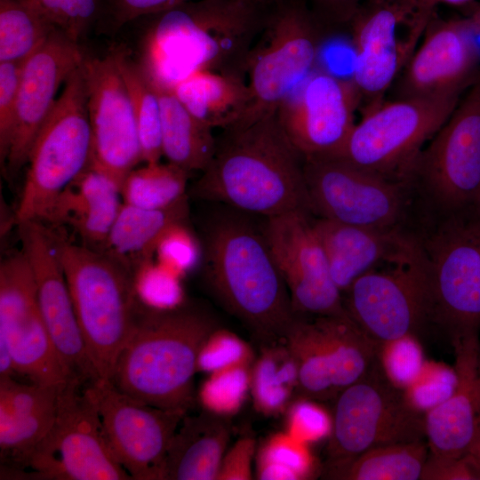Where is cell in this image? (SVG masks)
<instances>
[{"mask_svg":"<svg viewBox=\"0 0 480 480\" xmlns=\"http://www.w3.org/2000/svg\"><path fill=\"white\" fill-rule=\"evenodd\" d=\"M92 131L83 63L63 84L28 154L15 223L44 222L64 188L90 164Z\"/></svg>","mask_w":480,"mask_h":480,"instance_id":"cell-6","label":"cell"},{"mask_svg":"<svg viewBox=\"0 0 480 480\" xmlns=\"http://www.w3.org/2000/svg\"><path fill=\"white\" fill-rule=\"evenodd\" d=\"M329 355L339 395L364 377L377 360L378 344L347 315L314 316Z\"/></svg>","mask_w":480,"mask_h":480,"instance_id":"cell-32","label":"cell"},{"mask_svg":"<svg viewBox=\"0 0 480 480\" xmlns=\"http://www.w3.org/2000/svg\"><path fill=\"white\" fill-rule=\"evenodd\" d=\"M257 452V442L250 435L239 437L227 449L220 467L217 480H250Z\"/></svg>","mask_w":480,"mask_h":480,"instance_id":"cell-50","label":"cell"},{"mask_svg":"<svg viewBox=\"0 0 480 480\" xmlns=\"http://www.w3.org/2000/svg\"><path fill=\"white\" fill-rule=\"evenodd\" d=\"M331 34L305 0H274L246 65L251 107L238 124L276 112L315 69Z\"/></svg>","mask_w":480,"mask_h":480,"instance_id":"cell-7","label":"cell"},{"mask_svg":"<svg viewBox=\"0 0 480 480\" xmlns=\"http://www.w3.org/2000/svg\"><path fill=\"white\" fill-rule=\"evenodd\" d=\"M303 170L312 214L359 227L397 228L406 184L338 156L304 157Z\"/></svg>","mask_w":480,"mask_h":480,"instance_id":"cell-14","label":"cell"},{"mask_svg":"<svg viewBox=\"0 0 480 480\" xmlns=\"http://www.w3.org/2000/svg\"><path fill=\"white\" fill-rule=\"evenodd\" d=\"M285 430L306 444L329 436L332 416L315 400L300 396L292 400L284 412Z\"/></svg>","mask_w":480,"mask_h":480,"instance_id":"cell-47","label":"cell"},{"mask_svg":"<svg viewBox=\"0 0 480 480\" xmlns=\"http://www.w3.org/2000/svg\"><path fill=\"white\" fill-rule=\"evenodd\" d=\"M435 12L422 0H366L359 6L348 30L354 48L351 80L363 113L385 100Z\"/></svg>","mask_w":480,"mask_h":480,"instance_id":"cell-9","label":"cell"},{"mask_svg":"<svg viewBox=\"0 0 480 480\" xmlns=\"http://www.w3.org/2000/svg\"><path fill=\"white\" fill-rule=\"evenodd\" d=\"M230 436L224 416L207 410L186 414L167 451L162 480H217Z\"/></svg>","mask_w":480,"mask_h":480,"instance_id":"cell-27","label":"cell"},{"mask_svg":"<svg viewBox=\"0 0 480 480\" xmlns=\"http://www.w3.org/2000/svg\"><path fill=\"white\" fill-rule=\"evenodd\" d=\"M68 37L78 41L100 12L101 0H31Z\"/></svg>","mask_w":480,"mask_h":480,"instance_id":"cell-46","label":"cell"},{"mask_svg":"<svg viewBox=\"0 0 480 480\" xmlns=\"http://www.w3.org/2000/svg\"><path fill=\"white\" fill-rule=\"evenodd\" d=\"M56 28L28 0H0V62H23Z\"/></svg>","mask_w":480,"mask_h":480,"instance_id":"cell-36","label":"cell"},{"mask_svg":"<svg viewBox=\"0 0 480 480\" xmlns=\"http://www.w3.org/2000/svg\"><path fill=\"white\" fill-rule=\"evenodd\" d=\"M456 384L454 367L443 363L425 362L418 376L403 391L411 405L425 414L447 399Z\"/></svg>","mask_w":480,"mask_h":480,"instance_id":"cell-43","label":"cell"},{"mask_svg":"<svg viewBox=\"0 0 480 480\" xmlns=\"http://www.w3.org/2000/svg\"><path fill=\"white\" fill-rule=\"evenodd\" d=\"M138 300L156 309H172L184 304L180 276L155 258L140 264L132 272Z\"/></svg>","mask_w":480,"mask_h":480,"instance_id":"cell-40","label":"cell"},{"mask_svg":"<svg viewBox=\"0 0 480 480\" xmlns=\"http://www.w3.org/2000/svg\"><path fill=\"white\" fill-rule=\"evenodd\" d=\"M83 384L70 379L58 388L54 421L15 471L47 480H128L115 457L98 410Z\"/></svg>","mask_w":480,"mask_h":480,"instance_id":"cell-10","label":"cell"},{"mask_svg":"<svg viewBox=\"0 0 480 480\" xmlns=\"http://www.w3.org/2000/svg\"><path fill=\"white\" fill-rule=\"evenodd\" d=\"M282 340L296 364L299 396L315 401L335 399L331 360L314 316L295 315Z\"/></svg>","mask_w":480,"mask_h":480,"instance_id":"cell-33","label":"cell"},{"mask_svg":"<svg viewBox=\"0 0 480 480\" xmlns=\"http://www.w3.org/2000/svg\"><path fill=\"white\" fill-rule=\"evenodd\" d=\"M428 452L426 440L380 445L348 459L328 461L324 476L339 480H420Z\"/></svg>","mask_w":480,"mask_h":480,"instance_id":"cell-31","label":"cell"},{"mask_svg":"<svg viewBox=\"0 0 480 480\" xmlns=\"http://www.w3.org/2000/svg\"><path fill=\"white\" fill-rule=\"evenodd\" d=\"M83 70L92 131L90 164L121 188L142 159L133 108L116 52L84 58Z\"/></svg>","mask_w":480,"mask_h":480,"instance_id":"cell-20","label":"cell"},{"mask_svg":"<svg viewBox=\"0 0 480 480\" xmlns=\"http://www.w3.org/2000/svg\"><path fill=\"white\" fill-rule=\"evenodd\" d=\"M420 480H478V478L466 455L459 458H443L428 452Z\"/></svg>","mask_w":480,"mask_h":480,"instance_id":"cell-52","label":"cell"},{"mask_svg":"<svg viewBox=\"0 0 480 480\" xmlns=\"http://www.w3.org/2000/svg\"><path fill=\"white\" fill-rule=\"evenodd\" d=\"M227 208L203 227L205 278L225 308L261 341H279L295 317L289 292L262 228Z\"/></svg>","mask_w":480,"mask_h":480,"instance_id":"cell-3","label":"cell"},{"mask_svg":"<svg viewBox=\"0 0 480 480\" xmlns=\"http://www.w3.org/2000/svg\"><path fill=\"white\" fill-rule=\"evenodd\" d=\"M255 356L249 344L236 334L217 327L203 345L198 371L209 374L230 366L252 365Z\"/></svg>","mask_w":480,"mask_h":480,"instance_id":"cell-45","label":"cell"},{"mask_svg":"<svg viewBox=\"0 0 480 480\" xmlns=\"http://www.w3.org/2000/svg\"><path fill=\"white\" fill-rule=\"evenodd\" d=\"M189 174L169 162L145 163L124 178L120 188L123 202L145 209L170 207L188 196Z\"/></svg>","mask_w":480,"mask_h":480,"instance_id":"cell-37","label":"cell"},{"mask_svg":"<svg viewBox=\"0 0 480 480\" xmlns=\"http://www.w3.org/2000/svg\"><path fill=\"white\" fill-rule=\"evenodd\" d=\"M477 371H478V376L480 380V348H479L478 359H477Z\"/></svg>","mask_w":480,"mask_h":480,"instance_id":"cell-57","label":"cell"},{"mask_svg":"<svg viewBox=\"0 0 480 480\" xmlns=\"http://www.w3.org/2000/svg\"><path fill=\"white\" fill-rule=\"evenodd\" d=\"M467 17L469 20L475 32L480 38V4L473 6Z\"/></svg>","mask_w":480,"mask_h":480,"instance_id":"cell-55","label":"cell"},{"mask_svg":"<svg viewBox=\"0 0 480 480\" xmlns=\"http://www.w3.org/2000/svg\"><path fill=\"white\" fill-rule=\"evenodd\" d=\"M274 0H189L153 15L147 69L172 88L191 73L210 70L246 79L249 55Z\"/></svg>","mask_w":480,"mask_h":480,"instance_id":"cell-2","label":"cell"},{"mask_svg":"<svg viewBox=\"0 0 480 480\" xmlns=\"http://www.w3.org/2000/svg\"><path fill=\"white\" fill-rule=\"evenodd\" d=\"M460 98L384 100L363 113L334 156L406 184L426 143L446 122Z\"/></svg>","mask_w":480,"mask_h":480,"instance_id":"cell-8","label":"cell"},{"mask_svg":"<svg viewBox=\"0 0 480 480\" xmlns=\"http://www.w3.org/2000/svg\"><path fill=\"white\" fill-rule=\"evenodd\" d=\"M23 62H0V160L4 169L11 148Z\"/></svg>","mask_w":480,"mask_h":480,"instance_id":"cell-48","label":"cell"},{"mask_svg":"<svg viewBox=\"0 0 480 480\" xmlns=\"http://www.w3.org/2000/svg\"><path fill=\"white\" fill-rule=\"evenodd\" d=\"M150 81L161 108L163 156L189 173L202 172L216 150L217 137L213 129L195 117L177 98L172 88Z\"/></svg>","mask_w":480,"mask_h":480,"instance_id":"cell-30","label":"cell"},{"mask_svg":"<svg viewBox=\"0 0 480 480\" xmlns=\"http://www.w3.org/2000/svg\"><path fill=\"white\" fill-rule=\"evenodd\" d=\"M45 227L89 358L98 377L108 380L140 305L132 274L104 252L75 243L66 228Z\"/></svg>","mask_w":480,"mask_h":480,"instance_id":"cell-5","label":"cell"},{"mask_svg":"<svg viewBox=\"0 0 480 480\" xmlns=\"http://www.w3.org/2000/svg\"><path fill=\"white\" fill-rule=\"evenodd\" d=\"M154 258L181 276L202 262V243L191 231L187 220L179 221L163 233Z\"/></svg>","mask_w":480,"mask_h":480,"instance_id":"cell-41","label":"cell"},{"mask_svg":"<svg viewBox=\"0 0 480 480\" xmlns=\"http://www.w3.org/2000/svg\"><path fill=\"white\" fill-rule=\"evenodd\" d=\"M189 0H105L104 12L116 28L141 17L171 10Z\"/></svg>","mask_w":480,"mask_h":480,"instance_id":"cell-49","label":"cell"},{"mask_svg":"<svg viewBox=\"0 0 480 480\" xmlns=\"http://www.w3.org/2000/svg\"><path fill=\"white\" fill-rule=\"evenodd\" d=\"M21 249L32 268L37 302L55 349L69 379L83 385L99 379L89 358L68 287L46 227L17 223Z\"/></svg>","mask_w":480,"mask_h":480,"instance_id":"cell-22","label":"cell"},{"mask_svg":"<svg viewBox=\"0 0 480 480\" xmlns=\"http://www.w3.org/2000/svg\"><path fill=\"white\" fill-rule=\"evenodd\" d=\"M0 341L10 348L15 373L43 386L69 380L41 315L34 274L20 248L0 264Z\"/></svg>","mask_w":480,"mask_h":480,"instance_id":"cell-17","label":"cell"},{"mask_svg":"<svg viewBox=\"0 0 480 480\" xmlns=\"http://www.w3.org/2000/svg\"><path fill=\"white\" fill-rule=\"evenodd\" d=\"M122 204L120 187L89 164L60 193L42 223L68 227L82 244L101 251Z\"/></svg>","mask_w":480,"mask_h":480,"instance_id":"cell-26","label":"cell"},{"mask_svg":"<svg viewBox=\"0 0 480 480\" xmlns=\"http://www.w3.org/2000/svg\"><path fill=\"white\" fill-rule=\"evenodd\" d=\"M310 215L298 210L266 218L264 236L295 315H347Z\"/></svg>","mask_w":480,"mask_h":480,"instance_id":"cell-18","label":"cell"},{"mask_svg":"<svg viewBox=\"0 0 480 480\" xmlns=\"http://www.w3.org/2000/svg\"><path fill=\"white\" fill-rule=\"evenodd\" d=\"M252 365H235L210 373L200 390L204 410L224 417L237 412L250 392Z\"/></svg>","mask_w":480,"mask_h":480,"instance_id":"cell-39","label":"cell"},{"mask_svg":"<svg viewBox=\"0 0 480 480\" xmlns=\"http://www.w3.org/2000/svg\"><path fill=\"white\" fill-rule=\"evenodd\" d=\"M377 356L387 378L401 389L414 380L426 362L415 335L379 344Z\"/></svg>","mask_w":480,"mask_h":480,"instance_id":"cell-42","label":"cell"},{"mask_svg":"<svg viewBox=\"0 0 480 480\" xmlns=\"http://www.w3.org/2000/svg\"><path fill=\"white\" fill-rule=\"evenodd\" d=\"M314 471V460L306 443L286 431L268 436L256 452V478L302 480Z\"/></svg>","mask_w":480,"mask_h":480,"instance_id":"cell-38","label":"cell"},{"mask_svg":"<svg viewBox=\"0 0 480 480\" xmlns=\"http://www.w3.org/2000/svg\"><path fill=\"white\" fill-rule=\"evenodd\" d=\"M312 225L342 294L360 276L398 256L412 239L397 228H371L321 217Z\"/></svg>","mask_w":480,"mask_h":480,"instance_id":"cell-25","label":"cell"},{"mask_svg":"<svg viewBox=\"0 0 480 480\" xmlns=\"http://www.w3.org/2000/svg\"><path fill=\"white\" fill-rule=\"evenodd\" d=\"M84 388L115 457L132 479L162 480L167 451L186 414L133 398L107 379H96Z\"/></svg>","mask_w":480,"mask_h":480,"instance_id":"cell-16","label":"cell"},{"mask_svg":"<svg viewBox=\"0 0 480 480\" xmlns=\"http://www.w3.org/2000/svg\"><path fill=\"white\" fill-rule=\"evenodd\" d=\"M188 213V196L163 209H145L123 202L100 252L132 274L140 264L154 259L163 233L171 225L187 220Z\"/></svg>","mask_w":480,"mask_h":480,"instance_id":"cell-29","label":"cell"},{"mask_svg":"<svg viewBox=\"0 0 480 480\" xmlns=\"http://www.w3.org/2000/svg\"><path fill=\"white\" fill-rule=\"evenodd\" d=\"M411 180L450 213L473 206L480 190V78L424 147Z\"/></svg>","mask_w":480,"mask_h":480,"instance_id":"cell-15","label":"cell"},{"mask_svg":"<svg viewBox=\"0 0 480 480\" xmlns=\"http://www.w3.org/2000/svg\"><path fill=\"white\" fill-rule=\"evenodd\" d=\"M84 60L77 42L56 28L23 61L14 132L4 166L10 175L27 164L31 146L55 105L60 85Z\"/></svg>","mask_w":480,"mask_h":480,"instance_id":"cell-23","label":"cell"},{"mask_svg":"<svg viewBox=\"0 0 480 480\" xmlns=\"http://www.w3.org/2000/svg\"><path fill=\"white\" fill-rule=\"evenodd\" d=\"M469 20L432 16L397 77L395 99L461 97L480 78V45Z\"/></svg>","mask_w":480,"mask_h":480,"instance_id":"cell-21","label":"cell"},{"mask_svg":"<svg viewBox=\"0 0 480 480\" xmlns=\"http://www.w3.org/2000/svg\"><path fill=\"white\" fill-rule=\"evenodd\" d=\"M360 105L351 79L314 70L276 113L283 132L303 157L334 156L351 133Z\"/></svg>","mask_w":480,"mask_h":480,"instance_id":"cell-19","label":"cell"},{"mask_svg":"<svg viewBox=\"0 0 480 480\" xmlns=\"http://www.w3.org/2000/svg\"><path fill=\"white\" fill-rule=\"evenodd\" d=\"M342 298L348 316L378 345L418 336L431 323L428 269L420 242L412 238L398 256L356 279Z\"/></svg>","mask_w":480,"mask_h":480,"instance_id":"cell-11","label":"cell"},{"mask_svg":"<svg viewBox=\"0 0 480 480\" xmlns=\"http://www.w3.org/2000/svg\"><path fill=\"white\" fill-rule=\"evenodd\" d=\"M303 164L272 112L221 130L190 195L265 218L298 210L312 214Z\"/></svg>","mask_w":480,"mask_h":480,"instance_id":"cell-1","label":"cell"},{"mask_svg":"<svg viewBox=\"0 0 480 480\" xmlns=\"http://www.w3.org/2000/svg\"><path fill=\"white\" fill-rule=\"evenodd\" d=\"M424 4L431 10H436L439 4H446L451 6H464L468 5L473 0H422Z\"/></svg>","mask_w":480,"mask_h":480,"instance_id":"cell-54","label":"cell"},{"mask_svg":"<svg viewBox=\"0 0 480 480\" xmlns=\"http://www.w3.org/2000/svg\"><path fill=\"white\" fill-rule=\"evenodd\" d=\"M250 392L254 407L266 416L284 413L298 394L296 364L284 341L265 344L254 359Z\"/></svg>","mask_w":480,"mask_h":480,"instance_id":"cell-34","label":"cell"},{"mask_svg":"<svg viewBox=\"0 0 480 480\" xmlns=\"http://www.w3.org/2000/svg\"><path fill=\"white\" fill-rule=\"evenodd\" d=\"M217 327L213 317L196 307L156 309L140 301L108 380L149 405L187 414L201 348Z\"/></svg>","mask_w":480,"mask_h":480,"instance_id":"cell-4","label":"cell"},{"mask_svg":"<svg viewBox=\"0 0 480 480\" xmlns=\"http://www.w3.org/2000/svg\"><path fill=\"white\" fill-rule=\"evenodd\" d=\"M431 323L450 337L480 330V216L452 212L425 241Z\"/></svg>","mask_w":480,"mask_h":480,"instance_id":"cell-12","label":"cell"},{"mask_svg":"<svg viewBox=\"0 0 480 480\" xmlns=\"http://www.w3.org/2000/svg\"><path fill=\"white\" fill-rule=\"evenodd\" d=\"M60 387V386H59ZM59 387L32 382L23 384L12 377L0 379V422L27 416L53 403Z\"/></svg>","mask_w":480,"mask_h":480,"instance_id":"cell-44","label":"cell"},{"mask_svg":"<svg viewBox=\"0 0 480 480\" xmlns=\"http://www.w3.org/2000/svg\"><path fill=\"white\" fill-rule=\"evenodd\" d=\"M172 91L195 117L213 130L240 124L251 107L246 79L232 75L198 70L177 83Z\"/></svg>","mask_w":480,"mask_h":480,"instance_id":"cell-28","label":"cell"},{"mask_svg":"<svg viewBox=\"0 0 480 480\" xmlns=\"http://www.w3.org/2000/svg\"><path fill=\"white\" fill-rule=\"evenodd\" d=\"M464 455L468 458L475 468L478 480H480V417L470 444Z\"/></svg>","mask_w":480,"mask_h":480,"instance_id":"cell-53","label":"cell"},{"mask_svg":"<svg viewBox=\"0 0 480 480\" xmlns=\"http://www.w3.org/2000/svg\"><path fill=\"white\" fill-rule=\"evenodd\" d=\"M310 10L332 33L348 28L359 6L366 0H305Z\"/></svg>","mask_w":480,"mask_h":480,"instance_id":"cell-51","label":"cell"},{"mask_svg":"<svg viewBox=\"0 0 480 480\" xmlns=\"http://www.w3.org/2000/svg\"><path fill=\"white\" fill-rule=\"evenodd\" d=\"M452 344L457 374L455 389L425 413L429 453L443 458H459L466 453L480 417L479 332L459 337Z\"/></svg>","mask_w":480,"mask_h":480,"instance_id":"cell-24","label":"cell"},{"mask_svg":"<svg viewBox=\"0 0 480 480\" xmlns=\"http://www.w3.org/2000/svg\"><path fill=\"white\" fill-rule=\"evenodd\" d=\"M328 461L354 457L391 444L426 440L425 414L407 401L377 360L360 380L334 399Z\"/></svg>","mask_w":480,"mask_h":480,"instance_id":"cell-13","label":"cell"},{"mask_svg":"<svg viewBox=\"0 0 480 480\" xmlns=\"http://www.w3.org/2000/svg\"><path fill=\"white\" fill-rule=\"evenodd\" d=\"M116 52L133 108L142 162H159L163 149L158 95L144 67L132 60L124 51Z\"/></svg>","mask_w":480,"mask_h":480,"instance_id":"cell-35","label":"cell"},{"mask_svg":"<svg viewBox=\"0 0 480 480\" xmlns=\"http://www.w3.org/2000/svg\"><path fill=\"white\" fill-rule=\"evenodd\" d=\"M471 209L478 215L480 216V190H479V193L477 195V197L473 204V206L471 207Z\"/></svg>","mask_w":480,"mask_h":480,"instance_id":"cell-56","label":"cell"}]
</instances>
